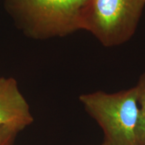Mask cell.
I'll return each mask as SVG.
<instances>
[{"mask_svg": "<svg viewBox=\"0 0 145 145\" xmlns=\"http://www.w3.org/2000/svg\"><path fill=\"white\" fill-rule=\"evenodd\" d=\"M79 100L104 132V145H138L139 118L137 87L114 93L98 91Z\"/></svg>", "mask_w": 145, "mask_h": 145, "instance_id": "cell-1", "label": "cell"}, {"mask_svg": "<svg viewBox=\"0 0 145 145\" xmlns=\"http://www.w3.org/2000/svg\"><path fill=\"white\" fill-rule=\"evenodd\" d=\"M144 5L145 0H91L83 29L105 46L120 45L135 33Z\"/></svg>", "mask_w": 145, "mask_h": 145, "instance_id": "cell-2", "label": "cell"}, {"mask_svg": "<svg viewBox=\"0 0 145 145\" xmlns=\"http://www.w3.org/2000/svg\"><path fill=\"white\" fill-rule=\"evenodd\" d=\"M36 28L49 35L83 29L91 0H13Z\"/></svg>", "mask_w": 145, "mask_h": 145, "instance_id": "cell-3", "label": "cell"}, {"mask_svg": "<svg viewBox=\"0 0 145 145\" xmlns=\"http://www.w3.org/2000/svg\"><path fill=\"white\" fill-rule=\"evenodd\" d=\"M33 122L29 105L13 78L0 77V126L18 132Z\"/></svg>", "mask_w": 145, "mask_h": 145, "instance_id": "cell-4", "label": "cell"}, {"mask_svg": "<svg viewBox=\"0 0 145 145\" xmlns=\"http://www.w3.org/2000/svg\"><path fill=\"white\" fill-rule=\"evenodd\" d=\"M138 92L139 118L137 126L138 145H145V72L140 76L136 86Z\"/></svg>", "mask_w": 145, "mask_h": 145, "instance_id": "cell-5", "label": "cell"}, {"mask_svg": "<svg viewBox=\"0 0 145 145\" xmlns=\"http://www.w3.org/2000/svg\"><path fill=\"white\" fill-rule=\"evenodd\" d=\"M18 131L6 126H0V145H13Z\"/></svg>", "mask_w": 145, "mask_h": 145, "instance_id": "cell-6", "label": "cell"}, {"mask_svg": "<svg viewBox=\"0 0 145 145\" xmlns=\"http://www.w3.org/2000/svg\"><path fill=\"white\" fill-rule=\"evenodd\" d=\"M100 145H104V144H100Z\"/></svg>", "mask_w": 145, "mask_h": 145, "instance_id": "cell-7", "label": "cell"}]
</instances>
